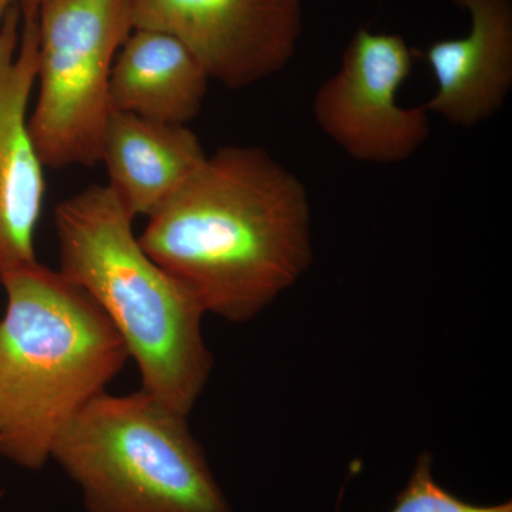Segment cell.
<instances>
[{
	"label": "cell",
	"instance_id": "cell-10",
	"mask_svg": "<svg viewBox=\"0 0 512 512\" xmlns=\"http://www.w3.org/2000/svg\"><path fill=\"white\" fill-rule=\"evenodd\" d=\"M208 154L188 126L110 110L100 163L107 187L133 218L151 217L180 190Z\"/></svg>",
	"mask_w": 512,
	"mask_h": 512
},
{
	"label": "cell",
	"instance_id": "cell-11",
	"mask_svg": "<svg viewBox=\"0 0 512 512\" xmlns=\"http://www.w3.org/2000/svg\"><path fill=\"white\" fill-rule=\"evenodd\" d=\"M211 79L190 49L168 33L133 29L111 70L113 110L188 126L200 114Z\"/></svg>",
	"mask_w": 512,
	"mask_h": 512
},
{
	"label": "cell",
	"instance_id": "cell-1",
	"mask_svg": "<svg viewBox=\"0 0 512 512\" xmlns=\"http://www.w3.org/2000/svg\"><path fill=\"white\" fill-rule=\"evenodd\" d=\"M138 239L205 313L248 322L311 268L308 190L264 148L220 147Z\"/></svg>",
	"mask_w": 512,
	"mask_h": 512
},
{
	"label": "cell",
	"instance_id": "cell-4",
	"mask_svg": "<svg viewBox=\"0 0 512 512\" xmlns=\"http://www.w3.org/2000/svg\"><path fill=\"white\" fill-rule=\"evenodd\" d=\"M187 417L144 389L103 392L64 426L50 458L89 512H232Z\"/></svg>",
	"mask_w": 512,
	"mask_h": 512
},
{
	"label": "cell",
	"instance_id": "cell-13",
	"mask_svg": "<svg viewBox=\"0 0 512 512\" xmlns=\"http://www.w3.org/2000/svg\"><path fill=\"white\" fill-rule=\"evenodd\" d=\"M42 2L43 0H19V5L22 12H36Z\"/></svg>",
	"mask_w": 512,
	"mask_h": 512
},
{
	"label": "cell",
	"instance_id": "cell-6",
	"mask_svg": "<svg viewBox=\"0 0 512 512\" xmlns=\"http://www.w3.org/2000/svg\"><path fill=\"white\" fill-rule=\"evenodd\" d=\"M413 70V52L396 33L359 29L338 72L313 97V117L352 160L390 165L412 158L430 137V114L403 107L399 92Z\"/></svg>",
	"mask_w": 512,
	"mask_h": 512
},
{
	"label": "cell",
	"instance_id": "cell-5",
	"mask_svg": "<svg viewBox=\"0 0 512 512\" xmlns=\"http://www.w3.org/2000/svg\"><path fill=\"white\" fill-rule=\"evenodd\" d=\"M133 29V0L40 3L37 100L29 130L45 168L100 163L111 70Z\"/></svg>",
	"mask_w": 512,
	"mask_h": 512
},
{
	"label": "cell",
	"instance_id": "cell-8",
	"mask_svg": "<svg viewBox=\"0 0 512 512\" xmlns=\"http://www.w3.org/2000/svg\"><path fill=\"white\" fill-rule=\"evenodd\" d=\"M37 10L19 2L0 25V276L36 264L35 235L45 201L42 160L29 130L36 86Z\"/></svg>",
	"mask_w": 512,
	"mask_h": 512
},
{
	"label": "cell",
	"instance_id": "cell-3",
	"mask_svg": "<svg viewBox=\"0 0 512 512\" xmlns=\"http://www.w3.org/2000/svg\"><path fill=\"white\" fill-rule=\"evenodd\" d=\"M0 456L39 470L67 423L106 392L128 360L99 306L59 271L36 264L0 276Z\"/></svg>",
	"mask_w": 512,
	"mask_h": 512
},
{
	"label": "cell",
	"instance_id": "cell-9",
	"mask_svg": "<svg viewBox=\"0 0 512 512\" xmlns=\"http://www.w3.org/2000/svg\"><path fill=\"white\" fill-rule=\"evenodd\" d=\"M470 19L466 35L436 40L424 52L436 92L421 104L453 126L495 116L512 87V0H451Z\"/></svg>",
	"mask_w": 512,
	"mask_h": 512
},
{
	"label": "cell",
	"instance_id": "cell-12",
	"mask_svg": "<svg viewBox=\"0 0 512 512\" xmlns=\"http://www.w3.org/2000/svg\"><path fill=\"white\" fill-rule=\"evenodd\" d=\"M389 512H512V503L476 505L461 500L437 483L433 476V456L423 453Z\"/></svg>",
	"mask_w": 512,
	"mask_h": 512
},
{
	"label": "cell",
	"instance_id": "cell-7",
	"mask_svg": "<svg viewBox=\"0 0 512 512\" xmlns=\"http://www.w3.org/2000/svg\"><path fill=\"white\" fill-rule=\"evenodd\" d=\"M134 29L180 40L211 80L247 89L291 62L303 29L302 0H133Z\"/></svg>",
	"mask_w": 512,
	"mask_h": 512
},
{
	"label": "cell",
	"instance_id": "cell-2",
	"mask_svg": "<svg viewBox=\"0 0 512 512\" xmlns=\"http://www.w3.org/2000/svg\"><path fill=\"white\" fill-rule=\"evenodd\" d=\"M134 218L107 185L59 202V272L106 315L136 362L141 389L190 414L210 380L201 303L144 251Z\"/></svg>",
	"mask_w": 512,
	"mask_h": 512
},
{
	"label": "cell",
	"instance_id": "cell-14",
	"mask_svg": "<svg viewBox=\"0 0 512 512\" xmlns=\"http://www.w3.org/2000/svg\"><path fill=\"white\" fill-rule=\"evenodd\" d=\"M18 2L19 0H0V25H2L3 19L8 15L9 10Z\"/></svg>",
	"mask_w": 512,
	"mask_h": 512
}]
</instances>
